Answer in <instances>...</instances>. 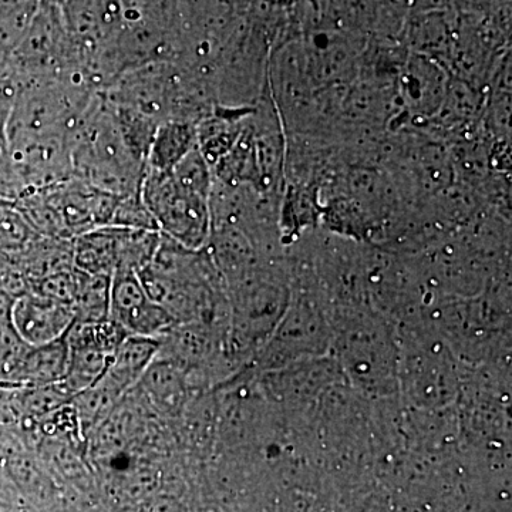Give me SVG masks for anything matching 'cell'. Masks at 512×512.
<instances>
[{
  "instance_id": "6da1fadb",
  "label": "cell",
  "mask_w": 512,
  "mask_h": 512,
  "mask_svg": "<svg viewBox=\"0 0 512 512\" xmlns=\"http://www.w3.org/2000/svg\"><path fill=\"white\" fill-rule=\"evenodd\" d=\"M69 146L73 177L114 197L140 194L146 160L128 146L100 92L74 128Z\"/></svg>"
},
{
  "instance_id": "7a4b0ae2",
  "label": "cell",
  "mask_w": 512,
  "mask_h": 512,
  "mask_svg": "<svg viewBox=\"0 0 512 512\" xmlns=\"http://www.w3.org/2000/svg\"><path fill=\"white\" fill-rule=\"evenodd\" d=\"M141 200L158 231L181 247L200 251L211 234L210 197L185 190L173 175L146 167Z\"/></svg>"
},
{
  "instance_id": "3957f363",
  "label": "cell",
  "mask_w": 512,
  "mask_h": 512,
  "mask_svg": "<svg viewBox=\"0 0 512 512\" xmlns=\"http://www.w3.org/2000/svg\"><path fill=\"white\" fill-rule=\"evenodd\" d=\"M109 318L128 335L146 338H156L174 322V316L148 296L134 271L111 276Z\"/></svg>"
},
{
  "instance_id": "277c9868",
  "label": "cell",
  "mask_w": 512,
  "mask_h": 512,
  "mask_svg": "<svg viewBox=\"0 0 512 512\" xmlns=\"http://www.w3.org/2000/svg\"><path fill=\"white\" fill-rule=\"evenodd\" d=\"M450 76L443 64L409 52L397 77V93L404 111L414 120H433L446 99Z\"/></svg>"
},
{
  "instance_id": "5b68a950",
  "label": "cell",
  "mask_w": 512,
  "mask_h": 512,
  "mask_svg": "<svg viewBox=\"0 0 512 512\" xmlns=\"http://www.w3.org/2000/svg\"><path fill=\"white\" fill-rule=\"evenodd\" d=\"M10 323L29 346H42L67 335L76 315L66 303L29 291L13 301Z\"/></svg>"
},
{
  "instance_id": "8992f818",
  "label": "cell",
  "mask_w": 512,
  "mask_h": 512,
  "mask_svg": "<svg viewBox=\"0 0 512 512\" xmlns=\"http://www.w3.org/2000/svg\"><path fill=\"white\" fill-rule=\"evenodd\" d=\"M252 109L254 107L231 109L215 104L210 116L197 123V147L210 167L237 143Z\"/></svg>"
},
{
  "instance_id": "52a82bcc",
  "label": "cell",
  "mask_w": 512,
  "mask_h": 512,
  "mask_svg": "<svg viewBox=\"0 0 512 512\" xmlns=\"http://www.w3.org/2000/svg\"><path fill=\"white\" fill-rule=\"evenodd\" d=\"M69 362L66 336L42 346H28L13 380L12 389L45 387L62 383Z\"/></svg>"
},
{
  "instance_id": "ba28073f",
  "label": "cell",
  "mask_w": 512,
  "mask_h": 512,
  "mask_svg": "<svg viewBox=\"0 0 512 512\" xmlns=\"http://www.w3.org/2000/svg\"><path fill=\"white\" fill-rule=\"evenodd\" d=\"M158 348L160 345L156 338L128 335L114 353L106 375L101 377V382L106 383L111 390L121 396L128 387L136 384L141 376L146 375Z\"/></svg>"
},
{
  "instance_id": "9c48e42d",
  "label": "cell",
  "mask_w": 512,
  "mask_h": 512,
  "mask_svg": "<svg viewBox=\"0 0 512 512\" xmlns=\"http://www.w3.org/2000/svg\"><path fill=\"white\" fill-rule=\"evenodd\" d=\"M74 268L89 275L113 276L119 268V227H101L73 239Z\"/></svg>"
},
{
  "instance_id": "30bf717a",
  "label": "cell",
  "mask_w": 512,
  "mask_h": 512,
  "mask_svg": "<svg viewBox=\"0 0 512 512\" xmlns=\"http://www.w3.org/2000/svg\"><path fill=\"white\" fill-rule=\"evenodd\" d=\"M197 147V124L165 120L157 127L148 150L146 167L170 173Z\"/></svg>"
},
{
  "instance_id": "8fae6325",
  "label": "cell",
  "mask_w": 512,
  "mask_h": 512,
  "mask_svg": "<svg viewBox=\"0 0 512 512\" xmlns=\"http://www.w3.org/2000/svg\"><path fill=\"white\" fill-rule=\"evenodd\" d=\"M484 94L483 90L476 89L464 80L453 77L448 84L446 99L443 106L434 117L437 126L460 130L461 127L474 126L478 117L483 114Z\"/></svg>"
},
{
  "instance_id": "7c38bea8",
  "label": "cell",
  "mask_w": 512,
  "mask_h": 512,
  "mask_svg": "<svg viewBox=\"0 0 512 512\" xmlns=\"http://www.w3.org/2000/svg\"><path fill=\"white\" fill-rule=\"evenodd\" d=\"M113 356V353L104 352L94 346L69 345V362L62 380L64 390L72 399L89 390L106 375Z\"/></svg>"
},
{
  "instance_id": "4fadbf2b",
  "label": "cell",
  "mask_w": 512,
  "mask_h": 512,
  "mask_svg": "<svg viewBox=\"0 0 512 512\" xmlns=\"http://www.w3.org/2000/svg\"><path fill=\"white\" fill-rule=\"evenodd\" d=\"M82 272V271H80ZM111 276L80 275L79 292L73 303L79 322H93L109 318Z\"/></svg>"
},
{
  "instance_id": "5bb4252c",
  "label": "cell",
  "mask_w": 512,
  "mask_h": 512,
  "mask_svg": "<svg viewBox=\"0 0 512 512\" xmlns=\"http://www.w3.org/2000/svg\"><path fill=\"white\" fill-rule=\"evenodd\" d=\"M37 237L39 234L13 207L0 222V255L19 259Z\"/></svg>"
},
{
  "instance_id": "9a60e30c",
  "label": "cell",
  "mask_w": 512,
  "mask_h": 512,
  "mask_svg": "<svg viewBox=\"0 0 512 512\" xmlns=\"http://www.w3.org/2000/svg\"><path fill=\"white\" fill-rule=\"evenodd\" d=\"M111 225L113 227L158 231L156 221H154L151 212L148 211L146 204L141 200L140 194L127 195V197H120L117 200Z\"/></svg>"
},
{
  "instance_id": "2e32d148",
  "label": "cell",
  "mask_w": 512,
  "mask_h": 512,
  "mask_svg": "<svg viewBox=\"0 0 512 512\" xmlns=\"http://www.w3.org/2000/svg\"><path fill=\"white\" fill-rule=\"evenodd\" d=\"M453 8L466 15H488L511 8V0H454Z\"/></svg>"
},
{
  "instance_id": "e0dca14e",
  "label": "cell",
  "mask_w": 512,
  "mask_h": 512,
  "mask_svg": "<svg viewBox=\"0 0 512 512\" xmlns=\"http://www.w3.org/2000/svg\"><path fill=\"white\" fill-rule=\"evenodd\" d=\"M409 13L444 12L453 8L454 0H404Z\"/></svg>"
},
{
  "instance_id": "ac0fdd59",
  "label": "cell",
  "mask_w": 512,
  "mask_h": 512,
  "mask_svg": "<svg viewBox=\"0 0 512 512\" xmlns=\"http://www.w3.org/2000/svg\"><path fill=\"white\" fill-rule=\"evenodd\" d=\"M477 147H478V144H477V146H474L473 158H476L477 156H480V153H478V151H477L478 150ZM466 157L471 158L470 153H467ZM473 164L476 165V167H474V168H481V167H483V163H478V161H474Z\"/></svg>"
}]
</instances>
